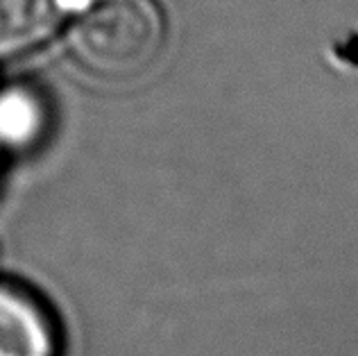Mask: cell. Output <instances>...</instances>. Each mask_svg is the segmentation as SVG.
<instances>
[{
  "label": "cell",
  "mask_w": 358,
  "mask_h": 356,
  "mask_svg": "<svg viewBox=\"0 0 358 356\" xmlns=\"http://www.w3.org/2000/svg\"><path fill=\"white\" fill-rule=\"evenodd\" d=\"M66 41L82 69L105 80H129L162 55L166 21L155 0H87Z\"/></svg>",
  "instance_id": "cell-1"
},
{
  "label": "cell",
  "mask_w": 358,
  "mask_h": 356,
  "mask_svg": "<svg viewBox=\"0 0 358 356\" xmlns=\"http://www.w3.org/2000/svg\"><path fill=\"white\" fill-rule=\"evenodd\" d=\"M45 123L41 102L25 89L0 93V141L14 148L30 145L39 138Z\"/></svg>",
  "instance_id": "cell-4"
},
{
  "label": "cell",
  "mask_w": 358,
  "mask_h": 356,
  "mask_svg": "<svg viewBox=\"0 0 358 356\" xmlns=\"http://www.w3.org/2000/svg\"><path fill=\"white\" fill-rule=\"evenodd\" d=\"M69 0H0V59L36 50L55 34Z\"/></svg>",
  "instance_id": "cell-3"
},
{
  "label": "cell",
  "mask_w": 358,
  "mask_h": 356,
  "mask_svg": "<svg viewBox=\"0 0 358 356\" xmlns=\"http://www.w3.org/2000/svg\"><path fill=\"white\" fill-rule=\"evenodd\" d=\"M0 356H59V327L43 299L0 279Z\"/></svg>",
  "instance_id": "cell-2"
}]
</instances>
